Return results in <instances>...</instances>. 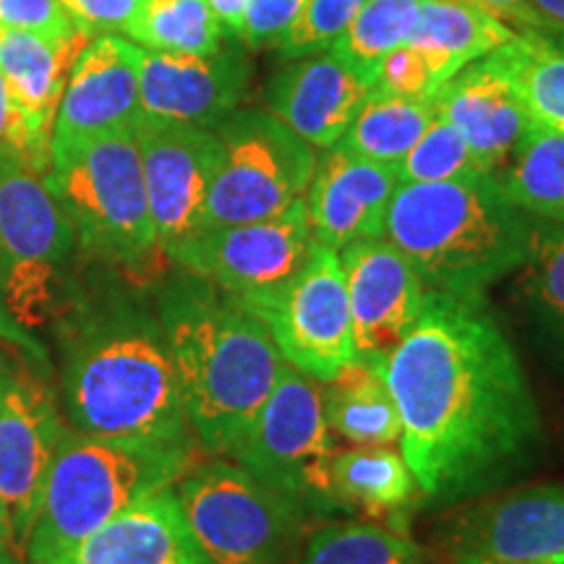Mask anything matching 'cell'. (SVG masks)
Returning a JSON list of instances; mask_svg holds the SVG:
<instances>
[{"instance_id": "cell-1", "label": "cell", "mask_w": 564, "mask_h": 564, "mask_svg": "<svg viewBox=\"0 0 564 564\" xmlns=\"http://www.w3.org/2000/svg\"><path fill=\"white\" fill-rule=\"evenodd\" d=\"M382 373L403 423V457L426 497L484 489L539 440L525 369L484 299L429 291Z\"/></svg>"}, {"instance_id": "cell-2", "label": "cell", "mask_w": 564, "mask_h": 564, "mask_svg": "<svg viewBox=\"0 0 564 564\" xmlns=\"http://www.w3.org/2000/svg\"><path fill=\"white\" fill-rule=\"evenodd\" d=\"M61 398L66 423L82 434L199 447L158 314L131 299L108 295L70 316Z\"/></svg>"}, {"instance_id": "cell-3", "label": "cell", "mask_w": 564, "mask_h": 564, "mask_svg": "<svg viewBox=\"0 0 564 564\" xmlns=\"http://www.w3.org/2000/svg\"><path fill=\"white\" fill-rule=\"evenodd\" d=\"M154 306L196 444L232 460L282 366L270 329L220 288L186 270L162 282Z\"/></svg>"}, {"instance_id": "cell-4", "label": "cell", "mask_w": 564, "mask_h": 564, "mask_svg": "<svg viewBox=\"0 0 564 564\" xmlns=\"http://www.w3.org/2000/svg\"><path fill=\"white\" fill-rule=\"evenodd\" d=\"M535 217L520 209L497 175L400 183L384 238L405 253L426 291L484 299L486 288L523 267Z\"/></svg>"}, {"instance_id": "cell-5", "label": "cell", "mask_w": 564, "mask_h": 564, "mask_svg": "<svg viewBox=\"0 0 564 564\" xmlns=\"http://www.w3.org/2000/svg\"><path fill=\"white\" fill-rule=\"evenodd\" d=\"M196 447L100 440L66 426L47 474L24 564H66L91 533L194 465Z\"/></svg>"}, {"instance_id": "cell-6", "label": "cell", "mask_w": 564, "mask_h": 564, "mask_svg": "<svg viewBox=\"0 0 564 564\" xmlns=\"http://www.w3.org/2000/svg\"><path fill=\"white\" fill-rule=\"evenodd\" d=\"M45 181L66 209L84 257L131 274L165 257L154 236L133 131L53 152Z\"/></svg>"}, {"instance_id": "cell-7", "label": "cell", "mask_w": 564, "mask_h": 564, "mask_svg": "<svg viewBox=\"0 0 564 564\" xmlns=\"http://www.w3.org/2000/svg\"><path fill=\"white\" fill-rule=\"evenodd\" d=\"M76 249L74 225L45 173L0 147V299L13 322L40 329L61 314Z\"/></svg>"}, {"instance_id": "cell-8", "label": "cell", "mask_w": 564, "mask_h": 564, "mask_svg": "<svg viewBox=\"0 0 564 564\" xmlns=\"http://www.w3.org/2000/svg\"><path fill=\"white\" fill-rule=\"evenodd\" d=\"M335 453L322 382L282 361L272 392L232 460L299 507L303 518H329L343 510L333 486Z\"/></svg>"}, {"instance_id": "cell-9", "label": "cell", "mask_w": 564, "mask_h": 564, "mask_svg": "<svg viewBox=\"0 0 564 564\" xmlns=\"http://www.w3.org/2000/svg\"><path fill=\"white\" fill-rule=\"evenodd\" d=\"M217 167L204 230L267 220L303 199L319 152L264 108H238L215 129Z\"/></svg>"}, {"instance_id": "cell-10", "label": "cell", "mask_w": 564, "mask_h": 564, "mask_svg": "<svg viewBox=\"0 0 564 564\" xmlns=\"http://www.w3.org/2000/svg\"><path fill=\"white\" fill-rule=\"evenodd\" d=\"M173 491L209 564H282L306 520L236 460L192 465Z\"/></svg>"}, {"instance_id": "cell-11", "label": "cell", "mask_w": 564, "mask_h": 564, "mask_svg": "<svg viewBox=\"0 0 564 564\" xmlns=\"http://www.w3.org/2000/svg\"><path fill=\"white\" fill-rule=\"evenodd\" d=\"M314 243L306 202L299 199L267 220L202 230L167 259L178 270L209 280L262 319L299 278Z\"/></svg>"}, {"instance_id": "cell-12", "label": "cell", "mask_w": 564, "mask_h": 564, "mask_svg": "<svg viewBox=\"0 0 564 564\" xmlns=\"http://www.w3.org/2000/svg\"><path fill=\"white\" fill-rule=\"evenodd\" d=\"M66 426L51 387L24 369L0 371V533L21 562Z\"/></svg>"}, {"instance_id": "cell-13", "label": "cell", "mask_w": 564, "mask_h": 564, "mask_svg": "<svg viewBox=\"0 0 564 564\" xmlns=\"http://www.w3.org/2000/svg\"><path fill=\"white\" fill-rule=\"evenodd\" d=\"M262 322L282 361L316 382H329L356 361V335L340 253L314 243L299 278L288 285Z\"/></svg>"}, {"instance_id": "cell-14", "label": "cell", "mask_w": 564, "mask_h": 564, "mask_svg": "<svg viewBox=\"0 0 564 564\" xmlns=\"http://www.w3.org/2000/svg\"><path fill=\"white\" fill-rule=\"evenodd\" d=\"M133 137L154 236L167 259L204 230V209L217 167V137L212 129L154 118H141Z\"/></svg>"}, {"instance_id": "cell-15", "label": "cell", "mask_w": 564, "mask_h": 564, "mask_svg": "<svg viewBox=\"0 0 564 564\" xmlns=\"http://www.w3.org/2000/svg\"><path fill=\"white\" fill-rule=\"evenodd\" d=\"M249 84V53L238 40H228L207 55L141 47L139 95L144 118L215 131L241 108Z\"/></svg>"}, {"instance_id": "cell-16", "label": "cell", "mask_w": 564, "mask_h": 564, "mask_svg": "<svg viewBox=\"0 0 564 564\" xmlns=\"http://www.w3.org/2000/svg\"><path fill=\"white\" fill-rule=\"evenodd\" d=\"M91 37L84 32L70 37L0 30V76L9 87L11 123L6 144L24 158L34 171L51 167L53 126L66 89L70 66Z\"/></svg>"}, {"instance_id": "cell-17", "label": "cell", "mask_w": 564, "mask_h": 564, "mask_svg": "<svg viewBox=\"0 0 564 564\" xmlns=\"http://www.w3.org/2000/svg\"><path fill=\"white\" fill-rule=\"evenodd\" d=\"M337 253L348 285L358 361L382 369L419 322L429 291L405 253L384 236L348 243Z\"/></svg>"}, {"instance_id": "cell-18", "label": "cell", "mask_w": 564, "mask_h": 564, "mask_svg": "<svg viewBox=\"0 0 564 564\" xmlns=\"http://www.w3.org/2000/svg\"><path fill=\"white\" fill-rule=\"evenodd\" d=\"M141 47L123 34H97L70 66L51 154L87 139L133 131L144 112L139 95Z\"/></svg>"}, {"instance_id": "cell-19", "label": "cell", "mask_w": 564, "mask_h": 564, "mask_svg": "<svg viewBox=\"0 0 564 564\" xmlns=\"http://www.w3.org/2000/svg\"><path fill=\"white\" fill-rule=\"evenodd\" d=\"M434 112L455 126L489 175H499L533 129L523 97L497 51L457 70L432 97Z\"/></svg>"}, {"instance_id": "cell-20", "label": "cell", "mask_w": 564, "mask_h": 564, "mask_svg": "<svg viewBox=\"0 0 564 564\" xmlns=\"http://www.w3.org/2000/svg\"><path fill=\"white\" fill-rule=\"evenodd\" d=\"M398 186V167L358 158L340 144L322 150L303 194L314 241L340 251L364 238L384 236Z\"/></svg>"}, {"instance_id": "cell-21", "label": "cell", "mask_w": 564, "mask_h": 564, "mask_svg": "<svg viewBox=\"0 0 564 564\" xmlns=\"http://www.w3.org/2000/svg\"><path fill=\"white\" fill-rule=\"evenodd\" d=\"M373 84L329 51L288 58L264 87L270 110L316 152L345 137Z\"/></svg>"}, {"instance_id": "cell-22", "label": "cell", "mask_w": 564, "mask_h": 564, "mask_svg": "<svg viewBox=\"0 0 564 564\" xmlns=\"http://www.w3.org/2000/svg\"><path fill=\"white\" fill-rule=\"evenodd\" d=\"M453 554L499 562L564 564V486L510 491L453 525Z\"/></svg>"}, {"instance_id": "cell-23", "label": "cell", "mask_w": 564, "mask_h": 564, "mask_svg": "<svg viewBox=\"0 0 564 564\" xmlns=\"http://www.w3.org/2000/svg\"><path fill=\"white\" fill-rule=\"evenodd\" d=\"M66 564H209L171 489L139 499L91 533Z\"/></svg>"}, {"instance_id": "cell-24", "label": "cell", "mask_w": 564, "mask_h": 564, "mask_svg": "<svg viewBox=\"0 0 564 564\" xmlns=\"http://www.w3.org/2000/svg\"><path fill=\"white\" fill-rule=\"evenodd\" d=\"M514 34L518 30L470 0H423L419 26L408 45L442 87L457 70L502 47Z\"/></svg>"}, {"instance_id": "cell-25", "label": "cell", "mask_w": 564, "mask_h": 564, "mask_svg": "<svg viewBox=\"0 0 564 564\" xmlns=\"http://www.w3.org/2000/svg\"><path fill=\"white\" fill-rule=\"evenodd\" d=\"M324 419L329 432L358 447H392L403 423L379 366L352 361L322 384Z\"/></svg>"}, {"instance_id": "cell-26", "label": "cell", "mask_w": 564, "mask_h": 564, "mask_svg": "<svg viewBox=\"0 0 564 564\" xmlns=\"http://www.w3.org/2000/svg\"><path fill=\"white\" fill-rule=\"evenodd\" d=\"M333 486L343 507H356L373 518L403 512L419 491L403 453H394L392 447H358V444L335 453Z\"/></svg>"}, {"instance_id": "cell-27", "label": "cell", "mask_w": 564, "mask_h": 564, "mask_svg": "<svg viewBox=\"0 0 564 564\" xmlns=\"http://www.w3.org/2000/svg\"><path fill=\"white\" fill-rule=\"evenodd\" d=\"M533 126L564 133V32H518L497 47Z\"/></svg>"}, {"instance_id": "cell-28", "label": "cell", "mask_w": 564, "mask_h": 564, "mask_svg": "<svg viewBox=\"0 0 564 564\" xmlns=\"http://www.w3.org/2000/svg\"><path fill=\"white\" fill-rule=\"evenodd\" d=\"M434 116L432 100H408V97L387 95L382 89H371L337 144L358 158L398 167Z\"/></svg>"}, {"instance_id": "cell-29", "label": "cell", "mask_w": 564, "mask_h": 564, "mask_svg": "<svg viewBox=\"0 0 564 564\" xmlns=\"http://www.w3.org/2000/svg\"><path fill=\"white\" fill-rule=\"evenodd\" d=\"M497 178L528 215L564 225V133L533 126Z\"/></svg>"}, {"instance_id": "cell-30", "label": "cell", "mask_w": 564, "mask_h": 564, "mask_svg": "<svg viewBox=\"0 0 564 564\" xmlns=\"http://www.w3.org/2000/svg\"><path fill=\"white\" fill-rule=\"evenodd\" d=\"M421 3L423 0H366L329 53L377 84L379 66L387 55L411 42L421 19Z\"/></svg>"}, {"instance_id": "cell-31", "label": "cell", "mask_w": 564, "mask_h": 564, "mask_svg": "<svg viewBox=\"0 0 564 564\" xmlns=\"http://www.w3.org/2000/svg\"><path fill=\"white\" fill-rule=\"evenodd\" d=\"M129 40L154 53L207 55L232 37L207 0H144Z\"/></svg>"}, {"instance_id": "cell-32", "label": "cell", "mask_w": 564, "mask_h": 564, "mask_svg": "<svg viewBox=\"0 0 564 564\" xmlns=\"http://www.w3.org/2000/svg\"><path fill=\"white\" fill-rule=\"evenodd\" d=\"M295 564H432L411 535L377 523H329L303 541Z\"/></svg>"}, {"instance_id": "cell-33", "label": "cell", "mask_w": 564, "mask_h": 564, "mask_svg": "<svg viewBox=\"0 0 564 564\" xmlns=\"http://www.w3.org/2000/svg\"><path fill=\"white\" fill-rule=\"evenodd\" d=\"M520 270L525 295L564 340V225L535 217L531 249Z\"/></svg>"}, {"instance_id": "cell-34", "label": "cell", "mask_w": 564, "mask_h": 564, "mask_svg": "<svg viewBox=\"0 0 564 564\" xmlns=\"http://www.w3.org/2000/svg\"><path fill=\"white\" fill-rule=\"evenodd\" d=\"M400 183H436L474 178V175H489L476 160L474 150L468 147L455 126L444 118L434 116L423 137L415 141L413 150L400 160L398 165Z\"/></svg>"}, {"instance_id": "cell-35", "label": "cell", "mask_w": 564, "mask_h": 564, "mask_svg": "<svg viewBox=\"0 0 564 564\" xmlns=\"http://www.w3.org/2000/svg\"><path fill=\"white\" fill-rule=\"evenodd\" d=\"M364 3L366 0H306L288 37L280 42L278 55L288 61L329 51L333 42L348 30L356 13L364 9Z\"/></svg>"}, {"instance_id": "cell-36", "label": "cell", "mask_w": 564, "mask_h": 564, "mask_svg": "<svg viewBox=\"0 0 564 564\" xmlns=\"http://www.w3.org/2000/svg\"><path fill=\"white\" fill-rule=\"evenodd\" d=\"M306 0H246L238 42L246 51H278Z\"/></svg>"}, {"instance_id": "cell-37", "label": "cell", "mask_w": 564, "mask_h": 564, "mask_svg": "<svg viewBox=\"0 0 564 564\" xmlns=\"http://www.w3.org/2000/svg\"><path fill=\"white\" fill-rule=\"evenodd\" d=\"M373 89L408 97V100H432L440 91V84L434 82L432 70H429L421 55L411 45H403L382 61Z\"/></svg>"}, {"instance_id": "cell-38", "label": "cell", "mask_w": 564, "mask_h": 564, "mask_svg": "<svg viewBox=\"0 0 564 564\" xmlns=\"http://www.w3.org/2000/svg\"><path fill=\"white\" fill-rule=\"evenodd\" d=\"M76 30L89 37L97 34H123L129 37L144 0H61Z\"/></svg>"}, {"instance_id": "cell-39", "label": "cell", "mask_w": 564, "mask_h": 564, "mask_svg": "<svg viewBox=\"0 0 564 564\" xmlns=\"http://www.w3.org/2000/svg\"><path fill=\"white\" fill-rule=\"evenodd\" d=\"M0 30L34 32L47 37H70L82 32L68 19L61 0H0Z\"/></svg>"}, {"instance_id": "cell-40", "label": "cell", "mask_w": 564, "mask_h": 564, "mask_svg": "<svg viewBox=\"0 0 564 564\" xmlns=\"http://www.w3.org/2000/svg\"><path fill=\"white\" fill-rule=\"evenodd\" d=\"M470 3L481 6V9L491 11L494 17H499L505 24H510L518 32H564L562 26H556L549 21L544 13L535 11L531 0H470Z\"/></svg>"}, {"instance_id": "cell-41", "label": "cell", "mask_w": 564, "mask_h": 564, "mask_svg": "<svg viewBox=\"0 0 564 564\" xmlns=\"http://www.w3.org/2000/svg\"><path fill=\"white\" fill-rule=\"evenodd\" d=\"M209 9L215 11L217 21L223 24V30L228 32V37L238 40V32H241V21H243V9L246 0H207Z\"/></svg>"}, {"instance_id": "cell-42", "label": "cell", "mask_w": 564, "mask_h": 564, "mask_svg": "<svg viewBox=\"0 0 564 564\" xmlns=\"http://www.w3.org/2000/svg\"><path fill=\"white\" fill-rule=\"evenodd\" d=\"M531 3L535 6V11L544 13L552 24L564 30V0H531Z\"/></svg>"}, {"instance_id": "cell-43", "label": "cell", "mask_w": 564, "mask_h": 564, "mask_svg": "<svg viewBox=\"0 0 564 564\" xmlns=\"http://www.w3.org/2000/svg\"><path fill=\"white\" fill-rule=\"evenodd\" d=\"M9 123H11V100H9V87H6L3 76H0V147L6 144V137H9Z\"/></svg>"}, {"instance_id": "cell-44", "label": "cell", "mask_w": 564, "mask_h": 564, "mask_svg": "<svg viewBox=\"0 0 564 564\" xmlns=\"http://www.w3.org/2000/svg\"><path fill=\"white\" fill-rule=\"evenodd\" d=\"M453 564H525V562H499V560H486V556H474V554H453Z\"/></svg>"}, {"instance_id": "cell-45", "label": "cell", "mask_w": 564, "mask_h": 564, "mask_svg": "<svg viewBox=\"0 0 564 564\" xmlns=\"http://www.w3.org/2000/svg\"><path fill=\"white\" fill-rule=\"evenodd\" d=\"M0 564H24L19 560L17 554L11 552V546L6 544V539H3V533H0Z\"/></svg>"}, {"instance_id": "cell-46", "label": "cell", "mask_w": 564, "mask_h": 564, "mask_svg": "<svg viewBox=\"0 0 564 564\" xmlns=\"http://www.w3.org/2000/svg\"><path fill=\"white\" fill-rule=\"evenodd\" d=\"M6 369V364H0V371H3Z\"/></svg>"}]
</instances>
